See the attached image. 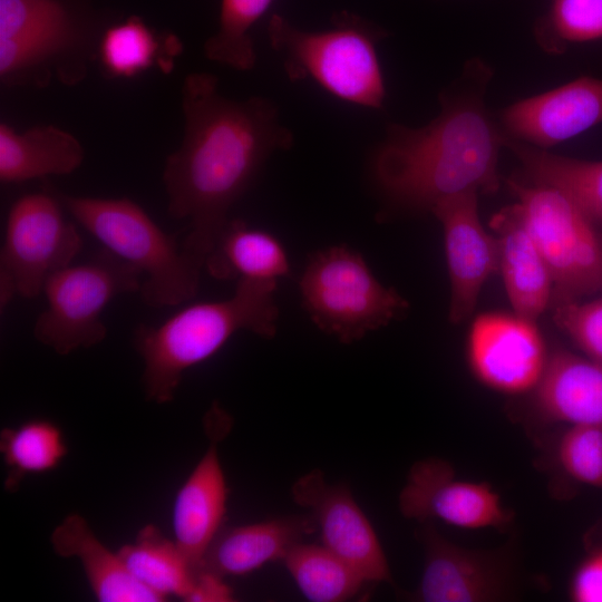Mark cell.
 Here are the masks:
<instances>
[{
  "label": "cell",
  "mask_w": 602,
  "mask_h": 602,
  "mask_svg": "<svg viewBox=\"0 0 602 602\" xmlns=\"http://www.w3.org/2000/svg\"><path fill=\"white\" fill-rule=\"evenodd\" d=\"M181 107L183 138L165 158L162 178L169 216L188 223L183 250L203 269L234 203L266 159L290 149L294 138L271 100L227 98L210 72L185 77Z\"/></svg>",
  "instance_id": "obj_1"
},
{
  "label": "cell",
  "mask_w": 602,
  "mask_h": 602,
  "mask_svg": "<svg viewBox=\"0 0 602 602\" xmlns=\"http://www.w3.org/2000/svg\"><path fill=\"white\" fill-rule=\"evenodd\" d=\"M489 70L467 67L455 91L443 95L439 115L423 127L391 124L372 157V176L383 196L407 210L431 211L440 201L499 187L502 127L484 103Z\"/></svg>",
  "instance_id": "obj_2"
},
{
  "label": "cell",
  "mask_w": 602,
  "mask_h": 602,
  "mask_svg": "<svg viewBox=\"0 0 602 602\" xmlns=\"http://www.w3.org/2000/svg\"><path fill=\"white\" fill-rule=\"evenodd\" d=\"M276 289V281L237 280L227 299L190 304L157 326L138 324L133 343L144 362L146 398L156 404L173 400L184 372L216 353L237 331L273 338Z\"/></svg>",
  "instance_id": "obj_3"
},
{
  "label": "cell",
  "mask_w": 602,
  "mask_h": 602,
  "mask_svg": "<svg viewBox=\"0 0 602 602\" xmlns=\"http://www.w3.org/2000/svg\"><path fill=\"white\" fill-rule=\"evenodd\" d=\"M268 36L291 81L310 78L344 101L382 107L386 88L377 46L387 33L376 25L342 11L330 29L308 31L273 14Z\"/></svg>",
  "instance_id": "obj_4"
},
{
  "label": "cell",
  "mask_w": 602,
  "mask_h": 602,
  "mask_svg": "<svg viewBox=\"0 0 602 602\" xmlns=\"http://www.w3.org/2000/svg\"><path fill=\"white\" fill-rule=\"evenodd\" d=\"M66 212L143 276L142 300L149 307H174L192 300L202 268L135 201L58 193Z\"/></svg>",
  "instance_id": "obj_5"
},
{
  "label": "cell",
  "mask_w": 602,
  "mask_h": 602,
  "mask_svg": "<svg viewBox=\"0 0 602 602\" xmlns=\"http://www.w3.org/2000/svg\"><path fill=\"white\" fill-rule=\"evenodd\" d=\"M97 49L62 0H0L2 84L77 85Z\"/></svg>",
  "instance_id": "obj_6"
},
{
  "label": "cell",
  "mask_w": 602,
  "mask_h": 602,
  "mask_svg": "<svg viewBox=\"0 0 602 602\" xmlns=\"http://www.w3.org/2000/svg\"><path fill=\"white\" fill-rule=\"evenodd\" d=\"M302 307L314 324L349 344L408 310L396 290L380 283L363 256L341 244L314 252L299 281Z\"/></svg>",
  "instance_id": "obj_7"
},
{
  "label": "cell",
  "mask_w": 602,
  "mask_h": 602,
  "mask_svg": "<svg viewBox=\"0 0 602 602\" xmlns=\"http://www.w3.org/2000/svg\"><path fill=\"white\" fill-rule=\"evenodd\" d=\"M142 272L106 249L80 264H69L46 281L47 307L33 337L60 356L100 343L107 336L101 314L116 297L140 290Z\"/></svg>",
  "instance_id": "obj_8"
},
{
  "label": "cell",
  "mask_w": 602,
  "mask_h": 602,
  "mask_svg": "<svg viewBox=\"0 0 602 602\" xmlns=\"http://www.w3.org/2000/svg\"><path fill=\"white\" fill-rule=\"evenodd\" d=\"M527 226L550 269L553 304L602 293V234L556 188L509 179Z\"/></svg>",
  "instance_id": "obj_9"
},
{
  "label": "cell",
  "mask_w": 602,
  "mask_h": 602,
  "mask_svg": "<svg viewBox=\"0 0 602 602\" xmlns=\"http://www.w3.org/2000/svg\"><path fill=\"white\" fill-rule=\"evenodd\" d=\"M65 212L57 193H28L12 203L0 252L1 309L14 297H38L47 279L81 251L82 237Z\"/></svg>",
  "instance_id": "obj_10"
},
{
  "label": "cell",
  "mask_w": 602,
  "mask_h": 602,
  "mask_svg": "<svg viewBox=\"0 0 602 602\" xmlns=\"http://www.w3.org/2000/svg\"><path fill=\"white\" fill-rule=\"evenodd\" d=\"M467 358L482 383L508 395L535 389L548 361L534 321L498 312L479 314L473 321Z\"/></svg>",
  "instance_id": "obj_11"
},
{
  "label": "cell",
  "mask_w": 602,
  "mask_h": 602,
  "mask_svg": "<svg viewBox=\"0 0 602 602\" xmlns=\"http://www.w3.org/2000/svg\"><path fill=\"white\" fill-rule=\"evenodd\" d=\"M399 508L421 523L437 520L464 530L502 528L513 520L489 484L456 478L453 467L439 458L412 465Z\"/></svg>",
  "instance_id": "obj_12"
},
{
  "label": "cell",
  "mask_w": 602,
  "mask_h": 602,
  "mask_svg": "<svg viewBox=\"0 0 602 602\" xmlns=\"http://www.w3.org/2000/svg\"><path fill=\"white\" fill-rule=\"evenodd\" d=\"M291 495L314 518L322 545L350 564L366 582L391 581L377 534L344 485L329 484L315 469L292 485Z\"/></svg>",
  "instance_id": "obj_13"
},
{
  "label": "cell",
  "mask_w": 602,
  "mask_h": 602,
  "mask_svg": "<svg viewBox=\"0 0 602 602\" xmlns=\"http://www.w3.org/2000/svg\"><path fill=\"white\" fill-rule=\"evenodd\" d=\"M205 424L211 444L178 489L172 515L174 541L195 571L222 530L229 494L217 441L227 433L231 420L214 402Z\"/></svg>",
  "instance_id": "obj_14"
},
{
  "label": "cell",
  "mask_w": 602,
  "mask_h": 602,
  "mask_svg": "<svg viewBox=\"0 0 602 602\" xmlns=\"http://www.w3.org/2000/svg\"><path fill=\"white\" fill-rule=\"evenodd\" d=\"M477 194L447 197L430 211L443 226L450 280L448 318L455 324L470 315L484 283L498 269L497 241L480 223Z\"/></svg>",
  "instance_id": "obj_15"
},
{
  "label": "cell",
  "mask_w": 602,
  "mask_h": 602,
  "mask_svg": "<svg viewBox=\"0 0 602 602\" xmlns=\"http://www.w3.org/2000/svg\"><path fill=\"white\" fill-rule=\"evenodd\" d=\"M602 124V78L579 77L501 113L505 137L548 149Z\"/></svg>",
  "instance_id": "obj_16"
},
{
  "label": "cell",
  "mask_w": 602,
  "mask_h": 602,
  "mask_svg": "<svg viewBox=\"0 0 602 602\" xmlns=\"http://www.w3.org/2000/svg\"><path fill=\"white\" fill-rule=\"evenodd\" d=\"M419 532L425 563L415 598L423 602H479L505 595L507 575L487 553L444 538L429 522Z\"/></svg>",
  "instance_id": "obj_17"
},
{
  "label": "cell",
  "mask_w": 602,
  "mask_h": 602,
  "mask_svg": "<svg viewBox=\"0 0 602 602\" xmlns=\"http://www.w3.org/2000/svg\"><path fill=\"white\" fill-rule=\"evenodd\" d=\"M498 269L514 313L536 321L552 304L553 280L517 203L493 215Z\"/></svg>",
  "instance_id": "obj_18"
},
{
  "label": "cell",
  "mask_w": 602,
  "mask_h": 602,
  "mask_svg": "<svg viewBox=\"0 0 602 602\" xmlns=\"http://www.w3.org/2000/svg\"><path fill=\"white\" fill-rule=\"evenodd\" d=\"M317 530L312 515H292L247 525L222 527L202 565L223 577L249 574L288 552Z\"/></svg>",
  "instance_id": "obj_19"
},
{
  "label": "cell",
  "mask_w": 602,
  "mask_h": 602,
  "mask_svg": "<svg viewBox=\"0 0 602 602\" xmlns=\"http://www.w3.org/2000/svg\"><path fill=\"white\" fill-rule=\"evenodd\" d=\"M535 408L550 423L602 429V366L585 356L555 350L535 388Z\"/></svg>",
  "instance_id": "obj_20"
},
{
  "label": "cell",
  "mask_w": 602,
  "mask_h": 602,
  "mask_svg": "<svg viewBox=\"0 0 602 602\" xmlns=\"http://www.w3.org/2000/svg\"><path fill=\"white\" fill-rule=\"evenodd\" d=\"M50 542L56 554L76 557L80 562L98 601H164L132 576L118 553L109 551L79 514L65 517L51 533Z\"/></svg>",
  "instance_id": "obj_21"
},
{
  "label": "cell",
  "mask_w": 602,
  "mask_h": 602,
  "mask_svg": "<svg viewBox=\"0 0 602 602\" xmlns=\"http://www.w3.org/2000/svg\"><path fill=\"white\" fill-rule=\"evenodd\" d=\"M85 149L68 130L38 125L18 133L0 123V181L21 183L51 175H68L80 167Z\"/></svg>",
  "instance_id": "obj_22"
},
{
  "label": "cell",
  "mask_w": 602,
  "mask_h": 602,
  "mask_svg": "<svg viewBox=\"0 0 602 602\" xmlns=\"http://www.w3.org/2000/svg\"><path fill=\"white\" fill-rule=\"evenodd\" d=\"M206 271L217 280L279 281L290 274L282 243L271 233L229 220L205 260Z\"/></svg>",
  "instance_id": "obj_23"
},
{
  "label": "cell",
  "mask_w": 602,
  "mask_h": 602,
  "mask_svg": "<svg viewBox=\"0 0 602 602\" xmlns=\"http://www.w3.org/2000/svg\"><path fill=\"white\" fill-rule=\"evenodd\" d=\"M531 182L562 192L596 224H602V161L557 155L505 137Z\"/></svg>",
  "instance_id": "obj_24"
},
{
  "label": "cell",
  "mask_w": 602,
  "mask_h": 602,
  "mask_svg": "<svg viewBox=\"0 0 602 602\" xmlns=\"http://www.w3.org/2000/svg\"><path fill=\"white\" fill-rule=\"evenodd\" d=\"M117 553L132 576L164 601L187 595L196 571L176 542L156 526H144L135 541Z\"/></svg>",
  "instance_id": "obj_25"
},
{
  "label": "cell",
  "mask_w": 602,
  "mask_h": 602,
  "mask_svg": "<svg viewBox=\"0 0 602 602\" xmlns=\"http://www.w3.org/2000/svg\"><path fill=\"white\" fill-rule=\"evenodd\" d=\"M302 594L313 602H340L356 595L366 582L324 545L299 543L283 559Z\"/></svg>",
  "instance_id": "obj_26"
},
{
  "label": "cell",
  "mask_w": 602,
  "mask_h": 602,
  "mask_svg": "<svg viewBox=\"0 0 602 602\" xmlns=\"http://www.w3.org/2000/svg\"><path fill=\"white\" fill-rule=\"evenodd\" d=\"M0 450L8 467L4 486L14 491L27 475L57 468L67 455V445L56 424L31 419L18 427L3 428Z\"/></svg>",
  "instance_id": "obj_27"
},
{
  "label": "cell",
  "mask_w": 602,
  "mask_h": 602,
  "mask_svg": "<svg viewBox=\"0 0 602 602\" xmlns=\"http://www.w3.org/2000/svg\"><path fill=\"white\" fill-rule=\"evenodd\" d=\"M273 0H221L219 28L204 43L205 57L214 62L246 71L256 55L251 30Z\"/></svg>",
  "instance_id": "obj_28"
},
{
  "label": "cell",
  "mask_w": 602,
  "mask_h": 602,
  "mask_svg": "<svg viewBox=\"0 0 602 602\" xmlns=\"http://www.w3.org/2000/svg\"><path fill=\"white\" fill-rule=\"evenodd\" d=\"M156 33L139 17L132 16L103 31L97 57L113 78H132L162 60Z\"/></svg>",
  "instance_id": "obj_29"
},
{
  "label": "cell",
  "mask_w": 602,
  "mask_h": 602,
  "mask_svg": "<svg viewBox=\"0 0 602 602\" xmlns=\"http://www.w3.org/2000/svg\"><path fill=\"white\" fill-rule=\"evenodd\" d=\"M534 36L551 54L602 39V0H551L547 12L535 23Z\"/></svg>",
  "instance_id": "obj_30"
},
{
  "label": "cell",
  "mask_w": 602,
  "mask_h": 602,
  "mask_svg": "<svg viewBox=\"0 0 602 602\" xmlns=\"http://www.w3.org/2000/svg\"><path fill=\"white\" fill-rule=\"evenodd\" d=\"M555 460L570 480L602 489V429L569 426L557 439Z\"/></svg>",
  "instance_id": "obj_31"
},
{
  "label": "cell",
  "mask_w": 602,
  "mask_h": 602,
  "mask_svg": "<svg viewBox=\"0 0 602 602\" xmlns=\"http://www.w3.org/2000/svg\"><path fill=\"white\" fill-rule=\"evenodd\" d=\"M553 321L585 357L602 366V298L555 303Z\"/></svg>",
  "instance_id": "obj_32"
},
{
  "label": "cell",
  "mask_w": 602,
  "mask_h": 602,
  "mask_svg": "<svg viewBox=\"0 0 602 602\" xmlns=\"http://www.w3.org/2000/svg\"><path fill=\"white\" fill-rule=\"evenodd\" d=\"M570 598L575 602H602V548L590 553L572 574Z\"/></svg>",
  "instance_id": "obj_33"
},
{
  "label": "cell",
  "mask_w": 602,
  "mask_h": 602,
  "mask_svg": "<svg viewBox=\"0 0 602 602\" xmlns=\"http://www.w3.org/2000/svg\"><path fill=\"white\" fill-rule=\"evenodd\" d=\"M184 600L190 602H231L235 599L233 590L225 583L223 576L198 569Z\"/></svg>",
  "instance_id": "obj_34"
}]
</instances>
